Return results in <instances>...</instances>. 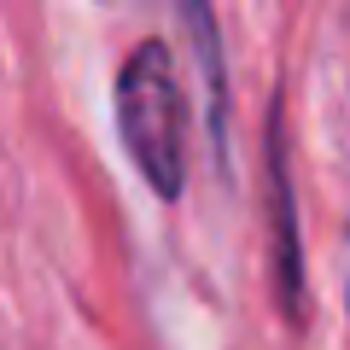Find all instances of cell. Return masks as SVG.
Returning <instances> with one entry per match:
<instances>
[{
  "label": "cell",
  "mask_w": 350,
  "mask_h": 350,
  "mask_svg": "<svg viewBox=\"0 0 350 350\" xmlns=\"http://www.w3.org/2000/svg\"><path fill=\"white\" fill-rule=\"evenodd\" d=\"M117 129L158 199L187 187V94L175 76L170 41H140L117 70Z\"/></svg>",
  "instance_id": "cell-1"
}]
</instances>
